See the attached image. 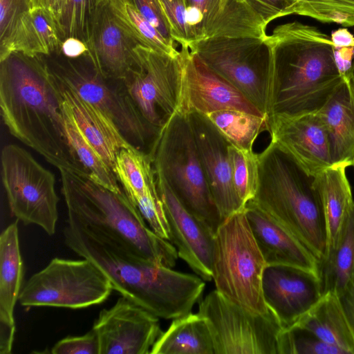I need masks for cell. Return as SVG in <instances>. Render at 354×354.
<instances>
[{"label":"cell","mask_w":354,"mask_h":354,"mask_svg":"<svg viewBox=\"0 0 354 354\" xmlns=\"http://www.w3.org/2000/svg\"><path fill=\"white\" fill-rule=\"evenodd\" d=\"M1 162L2 182L13 216L25 225H36L53 235L59 202L53 174L15 144L3 147Z\"/></svg>","instance_id":"11"},{"label":"cell","mask_w":354,"mask_h":354,"mask_svg":"<svg viewBox=\"0 0 354 354\" xmlns=\"http://www.w3.org/2000/svg\"><path fill=\"white\" fill-rule=\"evenodd\" d=\"M353 166L354 167V160H353Z\"/></svg>","instance_id":"50"},{"label":"cell","mask_w":354,"mask_h":354,"mask_svg":"<svg viewBox=\"0 0 354 354\" xmlns=\"http://www.w3.org/2000/svg\"><path fill=\"white\" fill-rule=\"evenodd\" d=\"M264 40L271 57L269 120L317 113L346 81L330 37L315 26L283 24Z\"/></svg>","instance_id":"2"},{"label":"cell","mask_w":354,"mask_h":354,"mask_svg":"<svg viewBox=\"0 0 354 354\" xmlns=\"http://www.w3.org/2000/svg\"><path fill=\"white\" fill-rule=\"evenodd\" d=\"M330 39L335 48L354 47V35L347 28H340L332 32Z\"/></svg>","instance_id":"48"},{"label":"cell","mask_w":354,"mask_h":354,"mask_svg":"<svg viewBox=\"0 0 354 354\" xmlns=\"http://www.w3.org/2000/svg\"><path fill=\"white\" fill-rule=\"evenodd\" d=\"M0 108L12 136L58 169L88 176L71 144L62 91L43 55L12 53L0 59Z\"/></svg>","instance_id":"1"},{"label":"cell","mask_w":354,"mask_h":354,"mask_svg":"<svg viewBox=\"0 0 354 354\" xmlns=\"http://www.w3.org/2000/svg\"><path fill=\"white\" fill-rule=\"evenodd\" d=\"M291 15L351 27L354 26V0H288L285 16Z\"/></svg>","instance_id":"35"},{"label":"cell","mask_w":354,"mask_h":354,"mask_svg":"<svg viewBox=\"0 0 354 354\" xmlns=\"http://www.w3.org/2000/svg\"><path fill=\"white\" fill-rule=\"evenodd\" d=\"M354 47H342L335 48V58L337 68L344 77L348 80L354 74Z\"/></svg>","instance_id":"44"},{"label":"cell","mask_w":354,"mask_h":354,"mask_svg":"<svg viewBox=\"0 0 354 354\" xmlns=\"http://www.w3.org/2000/svg\"><path fill=\"white\" fill-rule=\"evenodd\" d=\"M55 80L94 105L115 124L127 142L149 153L162 129L149 124L131 100L123 80L104 76L88 52L68 58L61 53L43 55Z\"/></svg>","instance_id":"6"},{"label":"cell","mask_w":354,"mask_h":354,"mask_svg":"<svg viewBox=\"0 0 354 354\" xmlns=\"http://www.w3.org/2000/svg\"><path fill=\"white\" fill-rule=\"evenodd\" d=\"M109 3L114 14L139 44L169 55H179L180 50L127 0H109Z\"/></svg>","instance_id":"34"},{"label":"cell","mask_w":354,"mask_h":354,"mask_svg":"<svg viewBox=\"0 0 354 354\" xmlns=\"http://www.w3.org/2000/svg\"><path fill=\"white\" fill-rule=\"evenodd\" d=\"M352 101L354 105V74L348 80Z\"/></svg>","instance_id":"49"},{"label":"cell","mask_w":354,"mask_h":354,"mask_svg":"<svg viewBox=\"0 0 354 354\" xmlns=\"http://www.w3.org/2000/svg\"><path fill=\"white\" fill-rule=\"evenodd\" d=\"M97 2V0H66L60 21L63 40L75 37L88 45Z\"/></svg>","instance_id":"37"},{"label":"cell","mask_w":354,"mask_h":354,"mask_svg":"<svg viewBox=\"0 0 354 354\" xmlns=\"http://www.w3.org/2000/svg\"><path fill=\"white\" fill-rule=\"evenodd\" d=\"M63 41L59 25L51 13L43 8L32 7L21 19L0 59L12 53L28 56L59 53Z\"/></svg>","instance_id":"27"},{"label":"cell","mask_w":354,"mask_h":354,"mask_svg":"<svg viewBox=\"0 0 354 354\" xmlns=\"http://www.w3.org/2000/svg\"><path fill=\"white\" fill-rule=\"evenodd\" d=\"M113 290L91 261L53 258L24 284L19 302L24 307L84 308L106 301Z\"/></svg>","instance_id":"9"},{"label":"cell","mask_w":354,"mask_h":354,"mask_svg":"<svg viewBox=\"0 0 354 354\" xmlns=\"http://www.w3.org/2000/svg\"><path fill=\"white\" fill-rule=\"evenodd\" d=\"M170 25L171 35L181 46L189 47V30L186 19L185 0H158Z\"/></svg>","instance_id":"40"},{"label":"cell","mask_w":354,"mask_h":354,"mask_svg":"<svg viewBox=\"0 0 354 354\" xmlns=\"http://www.w3.org/2000/svg\"><path fill=\"white\" fill-rule=\"evenodd\" d=\"M183 82L178 111L204 115L223 110L240 111L260 117L259 110L239 89L210 69L187 46H181Z\"/></svg>","instance_id":"15"},{"label":"cell","mask_w":354,"mask_h":354,"mask_svg":"<svg viewBox=\"0 0 354 354\" xmlns=\"http://www.w3.org/2000/svg\"><path fill=\"white\" fill-rule=\"evenodd\" d=\"M346 168L344 165L335 164L313 177V186L319 194L324 218L325 255L337 245L354 203Z\"/></svg>","instance_id":"24"},{"label":"cell","mask_w":354,"mask_h":354,"mask_svg":"<svg viewBox=\"0 0 354 354\" xmlns=\"http://www.w3.org/2000/svg\"><path fill=\"white\" fill-rule=\"evenodd\" d=\"M198 313L209 328L215 354H279L283 327L270 308L252 313L215 289L201 300Z\"/></svg>","instance_id":"12"},{"label":"cell","mask_w":354,"mask_h":354,"mask_svg":"<svg viewBox=\"0 0 354 354\" xmlns=\"http://www.w3.org/2000/svg\"><path fill=\"white\" fill-rule=\"evenodd\" d=\"M134 50L135 62L123 80L142 117L162 129L180 106V52L172 55L143 45H138Z\"/></svg>","instance_id":"13"},{"label":"cell","mask_w":354,"mask_h":354,"mask_svg":"<svg viewBox=\"0 0 354 354\" xmlns=\"http://www.w3.org/2000/svg\"><path fill=\"white\" fill-rule=\"evenodd\" d=\"M244 212L267 266H289L318 275L317 260L267 213L252 201L246 203Z\"/></svg>","instance_id":"22"},{"label":"cell","mask_w":354,"mask_h":354,"mask_svg":"<svg viewBox=\"0 0 354 354\" xmlns=\"http://www.w3.org/2000/svg\"><path fill=\"white\" fill-rule=\"evenodd\" d=\"M228 151L234 187L245 206L254 198L258 187V153L241 149L230 143Z\"/></svg>","instance_id":"36"},{"label":"cell","mask_w":354,"mask_h":354,"mask_svg":"<svg viewBox=\"0 0 354 354\" xmlns=\"http://www.w3.org/2000/svg\"><path fill=\"white\" fill-rule=\"evenodd\" d=\"M53 354H99V344L96 333L91 329L86 333L67 336L51 348Z\"/></svg>","instance_id":"41"},{"label":"cell","mask_w":354,"mask_h":354,"mask_svg":"<svg viewBox=\"0 0 354 354\" xmlns=\"http://www.w3.org/2000/svg\"><path fill=\"white\" fill-rule=\"evenodd\" d=\"M231 145L245 151H253L258 136L269 132V116L223 110L206 115Z\"/></svg>","instance_id":"32"},{"label":"cell","mask_w":354,"mask_h":354,"mask_svg":"<svg viewBox=\"0 0 354 354\" xmlns=\"http://www.w3.org/2000/svg\"><path fill=\"white\" fill-rule=\"evenodd\" d=\"M317 114L328 133L333 165L353 166L354 105L348 81L341 84Z\"/></svg>","instance_id":"25"},{"label":"cell","mask_w":354,"mask_h":354,"mask_svg":"<svg viewBox=\"0 0 354 354\" xmlns=\"http://www.w3.org/2000/svg\"><path fill=\"white\" fill-rule=\"evenodd\" d=\"M149 156L155 173L183 205L216 233L223 219L198 156L187 114L177 111L162 127Z\"/></svg>","instance_id":"7"},{"label":"cell","mask_w":354,"mask_h":354,"mask_svg":"<svg viewBox=\"0 0 354 354\" xmlns=\"http://www.w3.org/2000/svg\"><path fill=\"white\" fill-rule=\"evenodd\" d=\"M57 84L81 132L104 162L113 171L118 153L123 148L133 146L102 111L73 90Z\"/></svg>","instance_id":"23"},{"label":"cell","mask_w":354,"mask_h":354,"mask_svg":"<svg viewBox=\"0 0 354 354\" xmlns=\"http://www.w3.org/2000/svg\"><path fill=\"white\" fill-rule=\"evenodd\" d=\"M262 290L267 306L283 328L295 323L324 294L317 274L283 265L266 267Z\"/></svg>","instance_id":"19"},{"label":"cell","mask_w":354,"mask_h":354,"mask_svg":"<svg viewBox=\"0 0 354 354\" xmlns=\"http://www.w3.org/2000/svg\"><path fill=\"white\" fill-rule=\"evenodd\" d=\"M150 354H215L205 319L192 312L174 319L158 338Z\"/></svg>","instance_id":"29"},{"label":"cell","mask_w":354,"mask_h":354,"mask_svg":"<svg viewBox=\"0 0 354 354\" xmlns=\"http://www.w3.org/2000/svg\"><path fill=\"white\" fill-rule=\"evenodd\" d=\"M64 236L68 248L91 261L105 274L113 290L158 318L174 319L185 315L201 300L205 283L199 276L146 261L68 224Z\"/></svg>","instance_id":"3"},{"label":"cell","mask_w":354,"mask_h":354,"mask_svg":"<svg viewBox=\"0 0 354 354\" xmlns=\"http://www.w3.org/2000/svg\"><path fill=\"white\" fill-rule=\"evenodd\" d=\"M354 272V203L348 212L335 247L318 263V275L324 294L339 296Z\"/></svg>","instance_id":"30"},{"label":"cell","mask_w":354,"mask_h":354,"mask_svg":"<svg viewBox=\"0 0 354 354\" xmlns=\"http://www.w3.org/2000/svg\"><path fill=\"white\" fill-rule=\"evenodd\" d=\"M156 174L169 230V241L178 257L204 281L212 280L214 233L180 202L165 180Z\"/></svg>","instance_id":"17"},{"label":"cell","mask_w":354,"mask_h":354,"mask_svg":"<svg viewBox=\"0 0 354 354\" xmlns=\"http://www.w3.org/2000/svg\"><path fill=\"white\" fill-rule=\"evenodd\" d=\"M24 265L17 223L0 235V325L15 326L14 310L23 286Z\"/></svg>","instance_id":"28"},{"label":"cell","mask_w":354,"mask_h":354,"mask_svg":"<svg viewBox=\"0 0 354 354\" xmlns=\"http://www.w3.org/2000/svg\"><path fill=\"white\" fill-rule=\"evenodd\" d=\"M100 0H97V1H99Z\"/></svg>","instance_id":"51"},{"label":"cell","mask_w":354,"mask_h":354,"mask_svg":"<svg viewBox=\"0 0 354 354\" xmlns=\"http://www.w3.org/2000/svg\"><path fill=\"white\" fill-rule=\"evenodd\" d=\"M267 264L244 209L224 219L214 234L212 279L231 301L257 314L268 312L262 290Z\"/></svg>","instance_id":"8"},{"label":"cell","mask_w":354,"mask_h":354,"mask_svg":"<svg viewBox=\"0 0 354 354\" xmlns=\"http://www.w3.org/2000/svg\"><path fill=\"white\" fill-rule=\"evenodd\" d=\"M185 4L190 46L214 37L266 36L267 26L246 0H185Z\"/></svg>","instance_id":"18"},{"label":"cell","mask_w":354,"mask_h":354,"mask_svg":"<svg viewBox=\"0 0 354 354\" xmlns=\"http://www.w3.org/2000/svg\"><path fill=\"white\" fill-rule=\"evenodd\" d=\"M88 52L87 45L75 37L66 38L61 46L60 53L66 57H79Z\"/></svg>","instance_id":"46"},{"label":"cell","mask_w":354,"mask_h":354,"mask_svg":"<svg viewBox=\"0 0 354 354\" xmlns=\"http://www.w3.org/2000/svg\"><path fill=\"white\" fill-rule=\"evenodd\" d=\"M32 8L30 0H0V57L6 53L21 19Z\"/></svg>","instance_id":"39"},{"label":"cell","mask_w":354,"mask_h":354,"mask_svg":"<svg viewBox=\"0 0 354 354\" xmlns=\"http://www.w3.org/2000/svg\"><path fill=\"white\" fill-rule=\"evenodd\" d=\"M150 22L171 44L175 46L171 27L158 0H127Z\"/></svg>","instance_id":"42"},{"label":"cell","mask_w":354,"mask_h":354,"mask_svg":"<svg viewBox=\"0 0 354 354\" xmlns=\"http://www.w3.org/2000/svg\"><path fill=\"white\" fill-rule=\"evenodd\" d=\"M64 116L71 144L88 177L108 189L118 192H122L123 189L114 172L104 162L81 132L64 99Z\"/></svg>","instance_id":"33"},{"label":"cell","mask_w":354,"mask_h":354,"mask_svg":"<svg viewBox=\"0 0 354 354\" xmlns=\"http://www.w3.org/2000/svg\"><path fill=\"white\" fill-rule=\"evenodd\" d=\"M141 45L113 12L109 0H100L91 26L88 54L105 77L124 80L135 62V48Z\"/></svg>","instance_id":"21"},{"label":"cell","mask_w":354,"mask_h":354,"mask_svg":"<svg viewBox=\"0 0 354 354\" xmlns=\"http://www.w3.org/2000/svg\"><path fill=\"white\" fill-rule=\"evenodd\" d=\"M259 181L252 201L318 261L326 252L322 204L308 176L276 143L258 153Z\"/></svg>","instance_id":"5"},{"label":"cell","mask_w":354,"mask_h":354,"mask_svg":"<svg viewBox=\"0 0 354 354\" xmlns=\"http://www.w3.org/2000/svg\"><path fill=\"white\" fill-rule=\"evenodd\" d=\"M338 297L346 317L354 331V272L344 290Z\"/></svg>","instance_id":"45"},{"label":"cell","mask_w":354,"mask_h":354,"mask_svg":"<svg viewBox=\"0 0 354 354\" xmlns=\"http://www.w3.org/2000/svg\"><path fill=\"white\" fill-rule=\"evenodd\" d=\"M290 326L306 330L322 341L354 354V331L339 297L326 292Z\"/></svg>","instance_id":"26"},{"label":"cell","mask_w":354,"mask_h":354,"mask_svg":"<svg viewBox=\"0 0 354 354\" xmlns=\"http://www.w3.org/2000/svg\"><path fill=\"white\" fill-rule=\"evenodd\" d=\"M187 115L210 192L224 220L245 208L232 181L230 143L206 115Z\"/></svg>","instance_id":"16"},{"label":"cell","mask_w":354,"mask_h":354,"mask_svg":"<svg viewBox=\"0 0 354 354\" xmlns=\"http://www.w3.org/2000/svg\"><path fill=\"white\" fill-rule=\"evenodd\" d=\"M267 26L272 21L285 17L288 0H246Z\"/></svg>","instance_id":"43"},{"label":"cell","mask_w":354,"mask_h":354,"mask_svg":"<svg viewBox=\"0 0 354 354\" xmlns=\"http://www.w3.org/2000/svg\"><path fill=\"white\" fill-rule=\"evenodd\" d=\"M67 224L87 231L151 263L171 268L175 246L157 235L124 191H113L88 176L59 169Z\"/></svg>","instance_id":"4"},{"label":"cell","mask_w":354,"mask_h":354,"mask_svg":"<svg viewBox=\"0 0 354 354\" xmlns=\"http://www.w3.org/2000/svg\"><path fill=\"white\" fill-rule=\"evenodd\" d=\"M269 121L271 141L308 176L315 177L333 165L328 133L317 113Z\"/></svg>","instance_id":"20"},{"label":"cell","mask_w":354,"mask_h":354,"mask_svg":"<svg viewBox=\"0 0 354 354\" xmlns=\"http://www.w3.org/2000/svg\"><path fill=\"white\" fill-rule=\"evenodd\" d=\"M32 7H41L47 10L58 22L60 27V21L62 17L66 0H30ZM61 29V28H60Z\"/></svg>","instance_id":"47"},{"label":"cell","mask_w":354,"mask_h":354,"mask_svg":"<svg viewBox=\"0 0 354 354\" xmlns=\"http://www.w3.org/2000/svg\"><path fill=\"white\" fill-rule=\"evenodd\" d=\"M113 171L133 204L157 185L149 154L134 147L123 148L118 153Z\"/></svg>","instance_id":"31"},{"label":"cell","mask_w":354,"mask_h":354,"mask_svg":"<svg viewBox=\"0 0 354 354\" xmlns=\"http://www.w3.org/2000/svg\"><path fill=\"white\" fill-rule=\"evenodd\" d=\"M92 329L99 354H149L162 333L158 317L122 296L100 312Z\"/></svg>","instance_id":"14"},{"label":"cell","mask_w":354,"mask_h":354,"mask_svg":"<svg viewBox=\"0 0 354 354\" xmlns=\"http://www.w3.org/2000/svg\"><path fill=\"white\" fill-rule=\"evenodd\" d=\"M279 354H346L313 333L295 326L285 328L278 341Z\"/></svg>","instance_id":"38"},{"label":"cell","mask_w":354,"mask_h":354,"mask_svg":"<svg viewBox=\"0 0 354 354\" xmlns=\"http://www.w3.org/2000/svg\"><path fill=\"white\" fill-rule=\"evenodd\" d=\"M189 48L268 115L271 57L264 38L214 37L200 40Z\"/></svg>","instance_id":"10"}]
</instances>
